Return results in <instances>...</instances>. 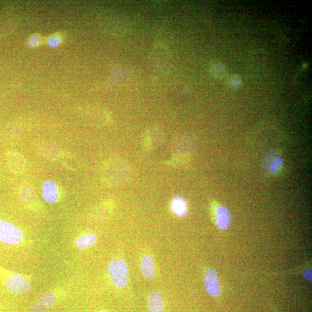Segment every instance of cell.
Instances as JSON below:
<instances>
[{"instance_id": "1", "label": "cell", "mask_w": 312, "mask_h": 312, "mask_svg": "<svg viewBox=\"0 0 312 312\" xmlns=\"http://www.w3.org/2000/svg\"><path fill=\"white\" fill-rule=\"evenodd\" d=\"M108 273L110 281L118 288H123L128 283V268L126 262L121 258H114L110 261Z\"/></svg>"}, {"instance_id": "2", "label": "cell", "mask_w": 312, "mask_h": 312, "mask_svg": "<svg viewBox=\"0 0 312 312\" xmlns=\"http://www.w3.org/2000/svg\"><path fill=\"white\" fill-rule=\"evenodd\" d=\"M23 233L14 224L0 220V242L3 243L15 245L22 242Z\"/></svg>"}, {"instance_id": "3", "label": "cell", "mask_w": 312, "mask_h": 312, "mask_svg": "<svg viewBox=\"0 0 312 312\" xmlns=\"http://www.w3.org/2000/svg\"><path fill=\"white\" fill-rule=\"evenodd\" d=\"M6 286L11 293L20 294L30 290L31 283L23 275L14 274L7 279Z\"/></svg>"}, {"instance_id": "4", "label": "cell", "mask_w": 312, "mask_h": 312, "mask_svg": "<svg viewBox=\"0 0 312 312\" xmlns=\"http://www.w3.org/2000/svg\"><path fill=\"white\" fill-rule=\"evenodd\" d=\"M128 175V167L119 161L110 163L104 171L105 178L108 182H120L126 178Z\"/></svg>"}, {"instance_id": "5", "label": "cell", "mask_w": 312, "mask_h": 312, "mask_svg": "<svg viewBox=\"0 0 312 312\" xmlns=\"http://www.w3.org/2000/svg\"><path fill=\"white\" fill-rule=\"evenodd\" d=\"M204 285L207 293L212 297H217L221 292L218 274L214 269L209 268L205 271L204 278Z\"/></svg>"}, {"instance_id": "6", "label": "cell", "mask_w": 312, "mask_h": 312, "mask_svg": "<svg viewBox=\"0 0 312 312\" xmlns=\"http://www.w3.org/2000/svg\"><path fill=\"white\" fill-rule=\"evenodd\" d=\"M56 299L57 297L54 293H45L32 305L30 312H47L54 306Z\"/></svg>"}, {"instance_id": "7", "label": "cell", "mask_w": 312, "mask_h": 312, "mask_svg": "<svg viewBox=\"0 0 312 312\" xmlns=\"http://www.w3.org/2000/svg\"><path fill=\"white\" fill-rule=\"evenodd\" d=\"M7 163L10 170L15 174H22L25 169L26 161L23 156L11 151L7 154Z\"/></svg>"}, {"instance_id": "8", "label": "cell", "mask_w": 312, "mask_h": 312, "mask_svg": "<svg viewBox=\"0 0 312 312\" xmlns=\"http://www.w3.org/2000/svg\"><path fill=\"white\" fill-rule=\"evenodd\" d=\"M215 216L217 226L220 229H227L231 222V215L228 209L219 205L215 209Z\"/></svg>"}, {"instance_id": "9", "label": "cell", "mask_w": 312, "mask_h": 312, "mask_svg": "<svg viewBox=\"0 0 312 312\" xmlns=\"http://www.w3.org/2000/svg\"><path fill=\"white\" fill-rule=\"evenodd\" d=\"M44 200L48 204H55L59 200V188L56 183L51 180L45 182L42 187Z\"/></svg>"}, {"instance_id": "10", "label": "cell", "mask_w": 312, "mask_h": 312, "mask_svg": "<svg viewBox=\"0 0 312 312\" xmlns=\"http://www.w3.org/2000/svg\"><path fill=\"white\" fill-rule=\"evenodd\" d=\"M147 305L149 312H164V299L159 291L154 290L149 295Z\"/></svg>"}, {"instance_id": "11", "label": "cell", "mask_w": 312, "mask_h": 312, "mask_svg": "<svg viewBox=\"0 0 312 312\" xmlns=\"http://www.w3.org/2000/svg\"><path fill=\"white\" fill-rule=\"evenodd\" d=\"M141 270L143 277L145 279H153L155 275L154 262L153 258L148 254L143 256L141 261Z\"/></svg>"}, {"instance_id": "12", "label": "cell", "mask_w": 312, "mask_h": 312, "mask_svg": "<svg viewBox=\"0 0 312 312\" xmlns=\"http://www.w3.org/2000/svg\"><path fill=\"white\" fill-rule=\"evenodd\" d=\"M171 208L176 216L182 217L187 215V204L185 200L182 197H175L172 200Z\"/></svg>"}, {"instance_id": "13", "label": "cell", "mask_w": 312, "mask_h": 312, "mask_svg": "<svg viewBox=\"0 0 312 312\" xmlns=\"http://www.w3.org/2000/svg\"><path fill=\"white\" fill-rule=\"evenodd\" d=\"M97 236L95 233H89L76 238L75 244L77 248L86 249L96 244Z\"/></svg>"}, {"instance_id": "14", "label": "cell", "mask_w": 312, "mask_h": 312, "mask_svg": "<svg viewBox=\"0 0 312 312\" xmlns=\"http://www.w3.org/2000/svg\"><path fill=\"white\" fill-rule=\"evenodd\" d=\"M19 196L20 201L27 206H30L34 203V192L28 186H23L20 188Z\"/></svg>"}, {"instance_id": "15", "label": "cell", "mask_w": 312, "mask_h": 312, "mask_svg": "<svg viewBox=\"0 0 312 312\" xmlns=\"http://www.w3.org/2000/svg\"><path fill=\"white\" fill-rule=\"evenodd\" d=\"M41 153L48 159L55 160L59 158V150L56 147L50 145H43L40 149Z\"/></svg>"}, {"instance_id": "16", "label": "cell", "mask_w": 312, "mask_h": 312, "mask_svg": "<svg viewBox=\"0 0 312 312\" xmlns=\"http://www.w3.org/2000/svg\"><path fill=\"white\" fill-rule=\"evenodd\" d=\"M283 164V160L279 156H277L270 161L268 170L272 175L277 174L281 170Z\"/></svg>"}, {"instance_id": "17", "label": "cell", "mask_w": 312, "mask_h": 312, "mask_svg": "<svg viewBox=\"0 0 312 312\" xmlns=\"http://www.w3.org/2000/svg\"><path fill=\"white\" fill-rule=\"evenodd\" d=\"M63 43V38L59 34H53L48 38L47 44L49 47L56 48L59 47Z\"/></svg>"}, {"instance_id": "18", "label": "cell", "mask_w": 312, "mask_h": 312, "mask_svg": "<svg viewBox=\"0 0 312 312\" xmlns=\"http://www.w3.org/2000/svg\"><path fill=\"white\" fill-rule=\"evenodd\" d=\"M214 74L218 77L223 78L227 75V69L223 65L217 64L213 67Z\"/></svg>"}, {"instance_id": "19", "label": "cell", "mask_w": 312, "mask_h": 312, "mask_svg": "<svg viewBox=\"0 0 312 312\" xmlns=\"http://www.w3.org/2000/svg\"><path fill=\"white\" fill-rule=\"evenodd\" d=\"M42 38L41 37L40 35L37 34L32 35L28 40V46L31 48L37 47L42 43Z\"/></svg>"}, {"instance_id": "20", "label": "cell", "mask_w": 312, "mask_h": 312, "mask_svg": "<svg viewBox=\"0 0 312 312\" xmlns=\"http://www.w3.org/2000/svg\"><path fill=\"white\" fill-rule=\"evenodd\" d=\"M229 83L233 88H239L241 85V78L237 75H233L229 77Z\"/></svg>"}, {"instance_id": "21", "label": "cell", "mask_w": 312, "mask_h": 312, "mask_svg": "<svg viewBox=\"0 0 312 312\" xmlns=\"http://www.w3.org/2000/svg\"><path fill=\"white\" fill-rule=\"evenodd\" d=\"M303 277L307 281H311V269H307L303 272Z\"/></svg>"}, {"instance_id": "22", "label": "cell", "mask_w": 312, "mask_h": 312, "mask_svg": "<svg viewBox=\"0 0 312 312\" xmlns=\"http://www.w3.org/2000/svg\"><path fill=\"white\" fill-rule=\"evenodd\" d=\"M100 312H107V311H101Z\"/></svg>"}]
</instances>
